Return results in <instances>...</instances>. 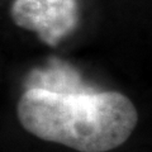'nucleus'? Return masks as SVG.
<instances>
[{
    "label": "nucleus",
    "instance_id": "2",
    "mask_svg": "<svg viewBox=\"0 0 152 152\" xmlns=\"http://www.w3.org/2000/svg\"><path fill=\"white\" fill-rule=\"evenodd\" d=\"M10 14L18 27L36 32L50 46L69 36L79 22L76 0H14Z\"/></svg>",
    "mask_w": 152,
    "mask_h": 152
},
{
    "label": "nucleus",
    "instance_id": "1",
    "mask_svg": "<svg viewBox=\"0 0 152 152\" xmlns=\"http://www.w3.org/2000/svg\"><path fill=\"white\" fill-rule=\"evenodd\" d=\"M18 119L38 138L80 152H107L129 138L138 122L133 103L121 93L60 94L26 90Z\"/></svg>",
    "mask_w": 152,
    "mask_h": 152
},
{
    "label": "nucleus",
    "instance_id": "3",
    "mask_svg": "<svg viewBox=\"0 0 152 152\" xmlns=\"http://www.w3.org/2000/svg\"><path fill=\"white\" fill-rule=\"evenodd\" d=\"M38 89L60 94L93 93L95 90L84 83L80 74L69 64L53 58L41 69H36L27 76L26 90Z\"/></svg>",
    "mask_w": 152,
    "mask_h": 152
}]
</instances>
